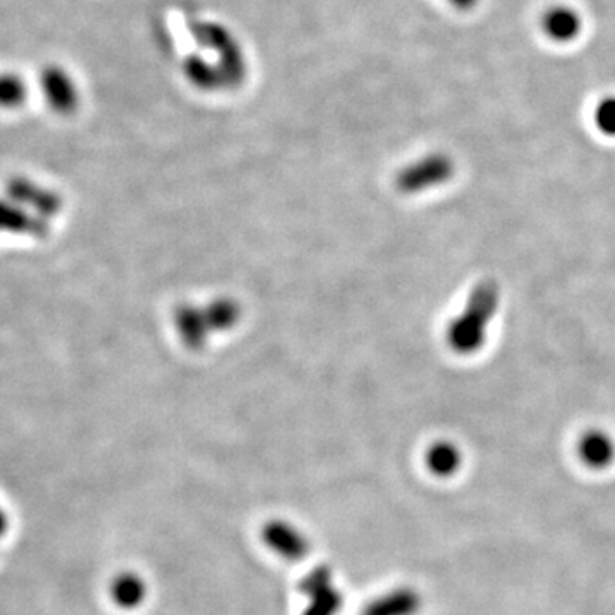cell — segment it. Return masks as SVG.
I'll return each instance as SVG.
<instances>
[{"label":"cell","instance_id":"obj_1","mask_svg":"<svg viewBox=\"0 0 615 615\" xmlns=\"http://www.w3.org/2000/svg\"><path fill=\"white\" fill-rule=\"evenodd\" d=\"M501 291L494 281L475 287L462 313L448 325L446 342L458 354H472L484 346L487 327L498 313Z\"/></svg>","mask_w":615,"mask_h":615},{"label":"cell","instance_id":"obj_2","mask_svg":"<svg viewBox=\"0 0 615 615\" xmlns=\"http://www.w3.org/2000/svg\"><path fill=\"white\" fill-rule=\"evenodd\" d=\"M241 317L240 305L233 299H216L209 305H182L173 315L176 332L183 344L199 351L212 335L235 327Z\"/></svg>","mask_w":615,"mask_h":615},{"label":"cell","instance_id":"obj_3","mask_svg":"<svg viewBox=\"0 0 615 615\" xmlns=\"http://www.w3.org/2000/svg\"><path fill=\"white\" fill-rule=\"evenodd\" d=\"M38 88L48 110L57 117H72L81 108L82 94L76 76L59 62H48L38 74Z\"/></svg>","mask_w":615,"mask_h":615},{"label":"cell","instance_id":"obj_4","mask_svg":"<svg viewBox=\"0 0 615 615\" xmlns=\"http://www.w3.org/2000/svg\"><path fill=\"white\" fill-rule=\"evenodd\" d=\"M453 171V161L446 154H429L405 166L395 183L402 194H421L448 182Z\"/></svg>","mask_w":615,"mask_h":615},{"label":"cell","instance_id":"obj_5","mask_svg":"<svg viewBox=\"0 0 615 615\" xmlns=\"http://www.w3.org/2000/svg\"><path fill=\"white\" fill-rule=\"evenodd\" d=\"M580 458L590 469H607L615 460V441L604 431H588L578 445Z\"/></svg>","mask_w":615,"mask_h":615},{"label":"cell","instance_id":"obj_6","mask_svg":"<svg viewBox=\"0 0 615 615\" xmlns=\"http://www.w3.org/2000/svg\"><path fill=\"white\" fill-rule=\"evenodd\" d=\"M30 100V84L23 74L4 69L0 71V110L18 112Z\"/></svg>","mask_w":615,"mask_h":615},{"label":"cell","instance_id":"obj_7","mask_svg":"<svg viewBox=\"0 0 615 615\" xmlns=\"http://www.w3.org/2000/svg\"><path fill=\"white\" fill-rule=\"evenodd\" d=\"M146 595L144 581L134 573L118 574L112 583L113 602L122 609H135Z\"/></svg>","mask_w":615,"mask_h":615},{"label":"cell","instance_id":"obj_8","mask_svg":"<svg viewBox=\"0 0 615 615\" xmlns=\"http://www.w3.org/2000/svg\"><path fill=\"white\" fill-rule=\"evenodd\" d=\"M544 30L556 40H571L580 31V18L566 7H556L545 12Z\"/></svg>","mask_w":615,"mask_h":615},{"label":"cell","instance_id":"obj_9","mask_svg":"<svg viewBox=\"0 0 615 615\" xmlns=\"http://www.w3.org/2000/svg\"><path fill=\"white\" fill-rule=\"evenodd\" d=\"M460 463H462V453L453 443L441 441L429 450V469L433 470L436 475H441V477L453 475L460 469Z\"/></svg>","mask_w":615,"mask_h":615},{"label":"cell","instance_id":"obj_10","mask_svg":"<svg viewBox=\"0 0 615 615\" xmlns=\"http://www.w3.org/2000/svg\"><path fill=\"white\" fill-rule=\"evenodd\" d=\"M595 123L604 134L615 135V98H607L598 103Z\"/></svg>","mask_w":615,"mask_h":615},{"label":"cell","instance_id":"obj_11","mask_svg":"<svg viewBox=\"0 0 615 615\" xmlns=\"http://www.w3.org/2000/svg\"><path fill=\"white\" fill-rule=\"evenodd\" d=\"M446 2L457 9H470L477 0H446Z\"/></svg>","mask_w":615,"mask_h":615},{"label":"cell","instance_id":"obj_12","mask_svg":"<svg viewBox=\"0 0 615 615\" xmlns=\"http://www.w3.org/2000/svg\"><path fill=\"white\" fill-rule=\"evenodd\" d=\"M9 528V518H7L6 511L0 508V537H4Z\"/></svg>","mask_w":615,"mask_h":615}]
</instances>
